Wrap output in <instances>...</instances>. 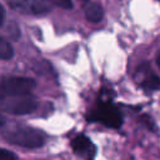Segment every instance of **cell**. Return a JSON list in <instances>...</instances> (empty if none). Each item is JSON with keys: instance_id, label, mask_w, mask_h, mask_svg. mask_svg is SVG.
<instances>
[{"instance_id": "cell-7", "label": "cell", "mask_w": 160, "mask_h": 160, "mask_svg": "<svg viewBox=\"0 0 160 160\" xmlns=\"http://www.w3.org/2000/svg\"><path fill=\"white\" fill-rule=\"evenodd\" d=\"M85 16L91 22H98L102 19V8L98 2H90L85 6Z\"/></svg>"}, {"instance_id": "cell-14", "label": "cell", "mask_w": 160, "mask_h": 160, "mask_svg": "<svg viewBox=\"0 0 160 160\" xmlns=\"http://www.w3.org/2000/svg\"><path fill=\"white\" fill-rule=\"evenodd\" d=\"M0 10H1V18H0V24H4V20H5V10H4V8H1Z\"/></svg>"}, {"instance_id": "cell-4", "label": "cell", "mask_w": 160, "mask_h": 160, "mask_svg": "<svg viewBox=\"0 0 160 160\" xmlns=\"http://www.w3.org/2000/svg\"><path fill=\"white\" fill-rule=\"evenodd\" d=\"M5 2L14 10L22 14L41 15L51 10V6L46 0H5Z\"/></svg>"}, {"instance_id": "cell-10", "label": "cell", "mask_w": 160, "mask_h": 160, "mask_svg": "<svg viewBox=\"0 0 160 160\" xmlns=\"http://www.w3.org/2000/svg\"><path fill=\"white\" fill-rule=\"evenodd\" d=\"M142 86L146 90H158L160 89V78L151 74L145 78V80L142 81Z\"/></svg>"}, {"instance_id": "cell-12", "label": "cell", "mask_w": 160, "mask_h": 160, "mask_svg": "<svg viewBox=\"0 0 160 160\" xmlns=\"http://www.w3.org/2000/svg\"><path fill=\"white\" fill-rule=\"evenodd\" d=\"M55 5L64 8V9H71L72 8V1L71 0H51Z\"/></svg>"}, {"instance_id": "cell-5", "label": "cell", "mask_w": 160, "mask_h": 160, "mask_svg": "<svg viewBox=\"0 0 160 160\" xmlns=\"http://www.w3.org/2000/svg\"><path fill=\"white\" fill-rule=\"evenodd\" d=\"M2 100V110L14 115H24L32 112L38 106V102L32 98L28 96H15L10 98V100Z\"/></svg>"}, {"instance_id": "cell-11", "label": "cell", "mask_w": 160, "mask_h": 160, "mask_svg": "<svg viewBox=\"0 0 160 160\" xmlns=\"http://www.w3.org/2000/svg\"><path fill=\"white\" fill-rule=\"evenodd\" d=\"M0 160H18V156L12 151H10L8 149H1V151H0Z\"/></svg>"}, {"instance_id": "cell-13", "label": "cell", "mask_w": 160, "mask_h": 160, "mask_svg": "<svg viewBox=\"0 0 160 160\" xmlns=\"http://www.w3.org/2000/svg\"><path fill=\"white\" fill-rule=\"evenodd\" d=\"M141 121H142V122H145V124L148 125V128H149V129H154V126H152L154 124H152V121H151V119H150V118H148V116H142V118H141Z\"/></svg>"}, {"instance_id": "cell-1", "label": "cell", "mask_w": 160, "mask_h": 160, "mask_svg": "<svg viewBox=\"0 0 160 160\" xmlns=\"http://www.w3.org/2000/svg\"><path fill=\"white\" fill-rule=\"evenodd\" d=\"M2 135L8 142L28 149L40 148L45 142V135L40 130L24 125L9 128L8 130H4Z\"/></svg>"}, {"instance_id": "cell-9", "label": "cell", "mask_w": 160, "mask_h": 160, "mask_svg": "<svg viewBox=\"0 0 160 160\" xmlns=\"http://www.w3.org/2000/svg\"><path fill=\"white\" fill-rule=\"evenodd\" d=\"M12 55H14L12 46L10 45V42L5 38H2L0 40V56H1V59L2 60H9V59L12 58Z\"/></svg>"}, {"instance_id": "cell-6", "label": "cell", "mask_w": 160, "mask_h": 160, "mask_svg": "<svg viewBox=\"0 0 160 160\" xmlns=\"http://www.w3.org/2000/svg\"><path fill=\"white\" fill-rule=\"evenodd\" d=\"M71 148L75 154L84 158L85 160H94L95 158L96 148L85 135H78L76 138H74L71 141Z\"/></svg>"}, {"instance_id": "cell-3", "label": "cell", "mask_w": 160, "mask_h": 160, "mask_svg": "<svg viewBox=\"0 0 160 160\" xmlns=\"http://www.w3.org/2000/svg\"><path fill=\"white\" fill-rule=\"evenodd\" d=\"M91 119L110 128H120L122 124V116L120 111L109 102L100 104V106L92 112Z\"/></svg>"}, {"instance_id": "cell-15", "label": "cell", "mask_w": 160, "mask_h": 160, "mask_svg": "<svg viewBox=\"0 0 160 160\" xmlns=\"http://www.w3.org/2000/svg\"><path fill=\"white\" fill-rule=\"evenodd\" d=\"M158 66H159V68H160V55H159V56H158Z\"/></svg>"}, {"instance_id": "cell-2", "label": "cell", "mask_w": 160, "mask_h": 160, "mask_svg": "<svg viewBox=\"0 0 160 160\" xmlns=\"http://www.w3.org/2000/svg\"><path fill=\"white\" fill-rule=\"evenodd\" d=\"M36 82L30 78H22V76L4 78L1 81V99L26 96L34 90Z\"/></svg>"}, {"instance_id": "cell-8", "label": "cell", "mask_w": 160, "mask_h": 160, "mask_svg": "<svg viewBox=\"0 0 160 160\" xmlns=\"http://www.w3.org/2000/svg\"><path fill=\"white\" fill-rule=\"evenodd\" d=\"M4 35L6 36V39H10V40L16 41V40L20 38V29H19V26L16 25V22L10 21V22L5 26V29H4Z\"/></svg>"}]
</instances>
